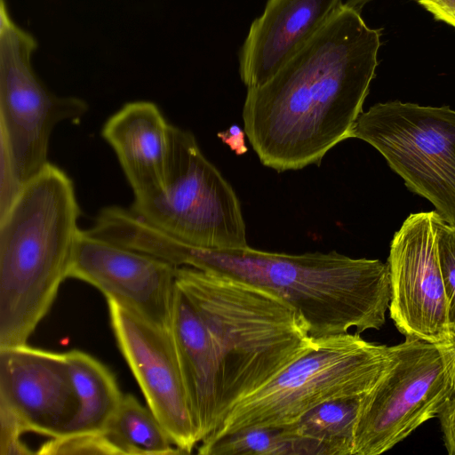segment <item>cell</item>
Returning a JSON list of instances; mask_svg holds the SVG:
<instances>
[{"label": "cell", "instance_id": "obj_7", "mask_svg": "<svg viewBox=\"0 0 455 455\" xmlns=\"http://www.w3.org/2000/svg\"><path fill=\"white\" fill-rule=\"evenodd\" d=\"M350 138L376 148L408 189L455 227V110L399 100L377 103L360 114Z\"/></svg>", "mask_w": 455, "mask_h": 455}, {"label": "cell", "instance_id": "obj_23", "mask_svg": "<svg viewBox=\"0 0 455 455\" xmlns=\"http://www.w3.org/2000/svg\"><path fill=\"white\" fill-rule=\"evenodd\" d=\"M437 418L446 451L448 454L455 455V395L445 403Z\"/></svg>", "mask_w": 455, "mask_h": 455}, {"label": "cell", "instance_id": "obj_25", "mask_svg": "<svg viewBox=\"0 0 455 455\" xmlns=\"http://www.w3.org/2000/svg\"><path fill=\"white\" fill-rule=\"evenodd\" d=\"M370 0H347L344 3L346 5L355 9V11L361 12L363 7L369 2Z\"/></svg>", "mask_w": 455, "mask_h": 455}, {"label": "cell", "instance_id": "obj_2", "mask_svg": "<svg viewBox=\"0 0 455 455\" xmlns=\"http://www.w3.org/2000/svg\"><path fill=\"white\" fill-rule=\"evenodd\" d=\"M380 36L342 3L276 74L247 88L244 132L263 165L278 172L319 165L350 139L375 77Z\"/></svg>", "mask_w": 455, "mask_h": 455}, {"label": "cell", "instance_id": "obj_11", "mask_svg": "<svg viewBox=\"0 0 455 455\" xmlns=\"http://www.w3.org/2000/svg\"><path fill=\"white\" fill-rule=\"evenodd\" d=\"M117 345L145 396L175 445L190 453L201 443L170 329L108 299Z\"/></svg>", "mask_w": 455, "mask_h": 455}, {"label": "cell", "instance_id": "obj_9", "mask_svg": "<svg viewBox=\"0 0 455 455\" xmlns=\"http://www.w3.org/2000/svg\"><path fill=\"white\" fill-rule=\"evenodd\" d=\"M37 41L12 20L7 3L0 4V150L9 157L21 185L49 163L54 128L78 121L88 111L85 100L58 96L32 67Z\"/></svg>", "mask_w": 455, "mask_h": 455}, {"label": "cell", "instance_id": "obj_8", "mask_svg": "<svg viewBox=\"0 0 455 455\" xmlns=\"http://www.w3.org/2000/svg\"><path fill=\"white\" fill-rule=\"evenodd\" d=\"M390 348L387 371L361 398L353 455L389 451L437 418L452 396L455 360L450 347L405 338Z\"/></svg>", "mask_w": 455, "mask_h": 455}, {"label": "cell", "instance_id": "obj_20", "mask_svg": "<svg viewBox=\"0 0 455 455\" xmlns=\"http://www.w3.org/2000/svg\"><path fill=\"white\" fill-rule=\"evenodd\" d=\"M435 225L438 259L448 305L451 351L455 360V227L443 222L437 213Z\"/></svg>", "mask_w": 455, "mask_h": 455}, {"label": "cell", "instance_id": "obj_15", "mask_svg": "<svg viewBox=\"0 0 455 455\" xmlns=\"http://www.w3.org/2000/svg\"><path fill=\"white\" fill-rule=\"evenodd\" d=\"M170 126L157 105L148 100L124 104L103 125L101 135L115 151L134 199L163 188Z\"/></svg>", "mask_w": 455, "mask_h": 455}, {"label": "cell", "instance_id": "obj_6", "mask_svg": "<svg viewBox=\"0 0 455 455\" xmlns=\"http://www.w3.org/2000/svg\"><path fill=\"white\" fill-rule=\"evenodd\" d=\"M140 219L191 246L229 249L248 246L239 199L203 154L194 134L171 124L163 188L134 199Z\"/></svg>", "mask_w": 455, "mask_h": 455}, {"label": "cell", "instance_id": "obj_26", "mask_svg": "<svg viewBox=\"0 0 455 455\" xmlns=\"http://www.w3.org/2000/svg\"><path fill=\"white\" fill-rule=\"evenodd\" d=\"M455 395V376H454V382H453V392H452V395Z\"/></svg>", "mask_w": 455, "mask_h": 455}, {"label": "cell", "instance_id": "obj_18", "mask_svg": "<svg viewBox=\"0 0 455 455\" xmlns=\"http://www.w3.org/2000/svg\"><path fill=\"white\" fill-rule=\"evenodd\" d=\"M362 397L324 402L290 426L298 435L318 444L323 455H353Z\"/></svg>", "mask_w": 455, "mask_h": 455}, {"label": "cell", "instance_id": "obj_13", "mask_svg": "<svg viewBox=\"0 0 455 455\" xmlns=\"http://www.w3.org/2000/svg\"><path fill=\"white\" fill-rule=\"evenodd\" d=\"M0 408L26 432L66 435L80 404L65 353L28 344L0 348Z\"/></svg>", "mask_w": 455, "mask_h": 455}, {"label": "cell", "instance_id": "obj_5", "mask_svg": "<svg viewBox=\"0 0 455 455\" xmlns=\"http://www.w3.org/2000/svg\"><path fill=\"white\" fill-rule=\"evenodd\" d=\"M390 354V347L356 332L316 339L313 348L237 402L203 441L247 428L284 427L324 402L362 397L387 371Z\"/></svg>", "mask_w": 455, "mask_h": 455}, {"label": "cell", "instance_id": "obj_22", "mask_svg": "<svg viewBox=\"0 0 455 455\" xmlns=\"http://www.w3.org/2000/svg\"><path fill=\"white\" fill-rule=\"evenodd\" d=\"M27 433L19 421L0 408V455L31 454L21 436Z\"/></svg>", "mask_w": 455, "mask_h": 455}, {"label": "cell", "instance_id": "obj_14", "mask_svg": "<svg viewBox=\"0 0 455 455\" xmlns=\"http://www.w3.org/2000/svg\"><path fill=\"white\" fill-rule=\"evenodd\" d=\"M342 0H267L251 24L239 52V75L247 88L276 74L324 25Z\"/></svg>", "mask_w": 455, "mask_h": 455}, {"label": "cell", "instance_id": "obj_10", "mask_svg": "<svg viewBox=\"0 0 455 455\" xmlns=\"http://www.w3.org/2000/svg\"><path fill=\"white\" fill-rule=\"evenodd\" d=\"M435 217V211L411 213L395 233L387 259L391 291L388 311L405 338L451 349Z\"/></svg>", "mask_w": 455, "mask_h": 455}, {"label": "cell", "instance_id": "obj_16", "mask_svg": "<svg viewBox=\"0 0 455 455\" xmlns=\"http://www.w3.org/2000/svg\"><path fill=\"white\" fill-rule=\"evenodd\" d=\"M80 409L67 434L102 432L116 411L123 395L110 371L79 350L65 353Z\"/></svg>", "mask_w": 455, "mask_h": 455}, {"label": "cell", "instance_id": "obj_19", "mask_svg": "<svg viewBox=\"0 0 455 455\" xmlns=\"http://www.w3.org/2000/svg\"><path fill=\"white\" fill-rule=\"evenodd\" d=\"M202 455H323L318 444L298 435L290 425L239 430L199 443Z\"/></svg>", "mask_w": 455, "mask_h": 455}, {"label": "cell", "instance_id": "obj_17", "mask_svg": "<svg viewBox=\"0 0 455 455\" xmlns=\"http://www.w3.org/2000/svg\"><path fill=\"white\" fill-rule=\"evenodd\" d=\"M103 432L118 454H183L154 412L132 394L123 395Z\"/></svg>", "mask_w": 455, "mask_h": 455}, {"label": "cell", "instance_id": "obj_3", "mask_svg": "<svg viewBox=\"0 0 455 455\" xmlns=\"http://www.w3.org/2000/svg\"><path fill=\"white\" fill-rule=\"evenodd\" d=\"M178 264L226 275L277 294L321 339L379 330L390 302L387 263L335 251L287 254L249 246L205 249L180 242Z\"/></svg>", "mask_w": 455, "mask_h": 455}, {"label": "cell", "instance_id": "obj_1", "mask_svg": "<svg viewBox=\"0 0 455 455\" xmlns=\"http://www.w3.org/2000/svg\"><path fill=\"white\" fill-rule=\"evenodd\" d=\"M170 330L201 442L316 342L277 294L187 266L177 268Z\"/></svg>", "mask_w": 455, "mask_h": 455}, {"label": "cell", "instance_id": "obj_4", "mask_svg": "<svg viewBox=\"0 0 455 455\" xmlns=\"http://www.w3.org/2000/svg\"><path fill=\"white\" fill-rule=\"evenodd\" d=\"M69 176L48 163L0 216V348L27 344L68 277L81 230Z\"/></svg>", "mask_w": 455, "mask_h": 455}, {"label": "cell", "instance_id": "obj_12", "mask_svg": "<svg viewBox=\"0 0 455 455\" xmlns=\"http://www.w3.org/2000/svg\"><path fill=\"white\" fill-rule=\"evenodd\" d=\"M178 267L81 230L68 277L86 282L142 318L170 329Z\"/></svg>", "mask_w": 455, "mask_h": 455}, {"label": "cell", "instance_id": "obj_21", "mask_svg": "<svg viewBox=\"0 0 455 455\" xmlns=\"http://www.w3.org/2000/svg\"><path fill=\"white\" fill-rule=\"evenodd\" d=\"M37 454H118L104 432L73 433L42 444Z\"/></svg>", "mask_w": 455, "mask_h": 455}, {"label": "cell", "instance_id": "obj_24", "mask_svg": "<svg viewBox=\"0 0 455 455\" xmlns=\"http://www.w3.org/2000/svg\"><path fill=\"white\" fill-rule=\"evenodd\" d=\"M434 17L455 28V0H416Z\"/></svg>", "mask_w": 455, "mask_h": 455}]
</instances>
